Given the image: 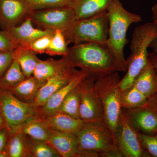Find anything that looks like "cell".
Wrapping results in <instances>:
<instances>
[{
  "label": "cell",
  "instance_id": "cell-21",
  "mask_svg": "<svg viewBox=\"0 0 157 157\" xmlns=\"http://www.w3.org/2000/svg\"><path fill=\"white\" fill-rule=\"evenodd\" d=\"M132 86L148 98L157 93L156 76L149 59L147 64L135 78Z\"/></svg>",
  "mask_w": 157,
  "mask_h": 157
},
{
  "label": "cell",
  "instance_id": "cell-32",
  "mask_svg": "<svg viewBox=\"0 0 157 157\" xmlns=\"http://www.w3.org/2000/svg\"><path fill=\"white\" fill-rule=\"evenodd\" d=\"M53 36H46L40 37L30 43L25 48H29L36 54L45 53L50 45Z\"/></svg>",
  "mask_w": 157,
  "mask_h": 157
},
{
  "label": "cell",
  "instance_id": "cell-24",
  "mask_svg": "<svg viewBox=\"0 0 157 157\" xmlns=\"http://www.w3.org/2000/svg\"><path fill=\"white\" fill-rule=\"evenodd\" d=\"M32 139L47 142L50 128L41 118L33 119L25 124L19 131Z\"/></svg>",
  "mask_w": 157,
  "mask_h": 157
},
{
  "label": "cell",
  "instance_id": "cell-26",
  "mask_svg": "<svg viewBox=\"0 0 157 157\" xmlns=\"http://www.w3.org/2000/svg\"><path fill=\"white\" fill-rule=\"evenodd\" d=\"M148 98L132 86L121 93L122 108L129 110L138 108L146 104Z\"/></svg>",
  "mask_w": 157,
  "mask_h": 157
},
{
  "label": "cell",
  "instance_id": "cell-29",
  "mask_svg": "<svg viewBox=\"0 0 157 157\" xmlns=\"http://www.w3.org/2000/svg\"><path fill=\"white\" fill-rule=\"evenodd\" d=\"M28 137L31 157H61L48 142L37 141Z\"/></svg>",
  "mask_w": 157,
  "mask_h": 157
},
{
  "label": "cell",
  "instance_id": "cell-36",
  "mask_svg": "<svg viewBox=\"0 0 157 157\" xmlns=\"http://www.w3.org/2000/svg\"><path fill=\"white\" fill-rule=\"evenodd\" d=\"M148 59L154 69L157 80V55L152 52H149Z\"/></svg>",
  "mask_w": 157,
  "mask_h": 157
},
{
  "label": "cell",
  "instance_id": "cell-1",
  "mask_svg": "<svg viewBox=\"0 0 157 157\" xmlns=\"http://www.w3.org/2000/svg\"><path fill=\"white\" fill-rule=\"evenodd\" d=\"M109 21L108 38L106 46L115 60L117 71L126 72L128 62L124 48L128 43L127 32L132 24L142 21L139 14L128 11L120 0H114L107 10Z\"/></svg>",
  "mask_w": 157,
  "mask_h": 157
},
{
  "label": "cell",
  "instance_id": "cell-16",
  "mask_svg": "<svg viewBox=\"0 0 157 157\" xmlns=\"http://www.w3.org/2000/svg\"><path fill=\"white\" fill-rule=\"evenodd\" d=\"M76 68L67 56L57 60L50 58L39 61L33 76L39 80L46 81L54 76L70 72Z\"/></svg>",
  "mask_w": 157,
  "mask_h": 157
},
{
  "label": "cell",
  "instance_id": "cell-34",
  "mask_svg": "<svg viewBox=\"0 0 157 157\" xmlns=\"http://www.w3.org/2000/svg\"><path fill=\"white\" fill-rule=\"evenodd\" d=\"M14 59V50L0 52V78L4 75Z\"/></svg>",
  "mask_w": 157,
  "mask_h": 157
},
{
  "label": "cell",
  "instance_id": "cell-20",
  "mask_svg": "<svg viewBox=\"0 0 157 157\" xmlns=\"http://www.w3.org/2000/svg\"><path fill=\"white\" fill-rule=\"evenodd\" d=\"M45 82L32 76L8 90L20 101L31 104L37 92Z\"/></svg>",
  "mask_w": 157,
  "mask_h": 157
},
{
  "label": "cell",
  "instance_id": "cell-23",
  "mask_svg": "<svg viewBox=\"0 0 157 157\" xmlns=\"http://www.w3.org/2000/svg\"><path fill=\"white\" fill-rule=\"evenodd\" d=\"M37 54L29 48L18 46L14 50V56L18 61L23 73L26 78L33 76L40 59Z\"/></svg>",
  "mask_w": 157,
  "mask_h": 157
},
{
  "label": "cell",
  "instance_id": "cell-30",
  "mask_svg": "<svg viewBox=\"0 0 157 157\" xmlns=\"http://www.w3.org/2000/svg\"><path fill=\"white\" fill-rule=\"evenodd\" d=\"M33 11L68 6L71 0H25Z\"/></svg>",
  "mask_w": 157,
  "mask_h": 157
},
{
  "label": "cell",
  "instance_id": "cell-10",
  "mask_svg": "<svg viewBox=\"0 0 157 157\" xmlns=\"http://www.w3.org/2000/svg\"><path fill=\"white\" fill-rule=\"evenodd\" d=\"M29 17L41 28L62 32L75 20L74 12L68 6L36 10Z\"/></svg>",
  "mask_w": 157,
  "mask_h": 157
},
{
  "label": "cell",
  "instance_id": "cell-28",
  "mask_svg": "<svg viewBox=\"0 0 157 157\" xmlns=\"http://www.w3.org/2000/svg\"><path fill=\"white\" fill-rule=\"evenodd\" d=\"M68 44L63 32L60 30H56L52 38L49 47L45 53L50 56H66L69 52Z\"/></svg>",
  "mask_w": 157,
  "mask_h": 157
},
{
  "label": "cell",
  "instance_id": "cell-17",
  "mask_svg": "<svg viewBox=\"0 0 157 157\" xmlns=\"http://www.w3.org/2000/svg\"><path fill=\"white\" fill-rule=\"evenodd\" d=\"M88 76L86 72L81 70H78L76 75L69 83L55 93L46 101L44 106L38 109L40 117L42 118L56 112L68 94Z\"/></svg>",
  "mask_w": 157,
  "mask_h": 157
},
{
  "label": "cell",
  "instance_id": "cell-35",
  "mask_svg": "<svg viewBox=\"0 0 157 157\" xmlns=\"http://www.w3.org/2000/svg\"><path fill=\"white\" fill-rule=\"evenodd\" d=\"M9 132L7 128L0 129V151L6 149Z\"/></svg>",
  "mask_w": 157,
  "mask_h": 157
},
{
  "label": "cell",
  "instance_id": "cell-25",
  "mask_svg": "<svg viewBox=\"0 0 157 157\" xmlns=\"http://www.w3.org/2000/svg\"><path fill=\"white\" fill-rule=\"evenodd\" d=\"M26 77L23 73L17 61L14 57L11 66L0 78V88L9 90L17 85Z\"/></svg>",
  "mask_w": 157,
  "mask_h": 157
},
{
  "label": "cell",
  "instance_id": "cell-2",
  "mask_svg": "<svg viewBox=\"0 0 157 157\" xmlns=\"http://www.w3.org/2000/svg\"><path fill=\"white\" fill-rule=\"evenodd\" d=\"M67 56L76 67L95 79L118 72L115 60L105 45L92 42L73 45Z\"/></svg>",
  "mask_w": 157,
  "mask_h": 157
},
{
  "label": "cell",
  "instance_id": "cell-14",
  "mask_svg": "<svg viewBox=\"0 0 157 157\" xmlns=\"http://www.w3.org/2000/svg\"><path fill=\"white\" fill-rule=\"evenodd\" d=\"M78 71L75 69L48 78L37 92L31 104L37 109L42 107L55 93L69 83Z\"/></svg>",
  "mask_w": 157,
  "mask_h": 157
},
{
  "label": "cell",
  "instance_id": "cell-31",
  "mask_svg": "<svg viewBox=\"0 0 157 157\" xmlns=\"http://www.w3.org/2000/svg\"><path fill=\"white\" fill-rule=\"evenodd\" d=\"M139 133L142 147L149 156L157 157V135H151Z\"/></svg>",
  "mask_w": 157,
  "mask_h": 157
},
{
  "label": "cell",
  "instance_id": "cell-6",
  "mask_svg": "<svg viewBox=\"0 0 157 157\" xmlns=\"http://www.w3.org/2000/svg\"><path fill=\"white\" fill-rule=\"evenodd\" d=\"M120 77L117 72L95 80L96 92L104 107V121L113 135L117 129L122 111L121 92L119 88Z\"/></svg>",
  "mask_w": 157,
  "mask_h": 157
},
{
  "label": "cell",
  "instance_id": "cell-27",
  "mask_svg": "<svg viewBox=\"0 0 157 157\" xmlns=\"http://www.w3.org/2000/svg\"><path fill=\"white\" fill-rule=\"evenodd\" d=\"M79 101V92L77 86L65 98L57 112L63 113L75 118L80 119Z\"/></svg>",
  "mask_w": 157,
  "mask_h": 157
},
{
  "label": "cell",
  "instance_id": "cell-40",
  "mask_svg": "<svg viewBox=\"0 0 157 157\" xmlns=\"http://www.w3.org/2000/svg\"><path fill=\"white\" fill-rule=\"evenodd\" d=\"M0 157H9V154L6 149L0 151Z\"/></svg>",
  "mask_w": 157,
  "mask_h": 157
},
{
  "label": "cell",
  "instance_id": "cell-19",
  "mask_svg": "<svg viewBox=\"0 0 157 157\" xmlns=\"http://www.w3.org/2000/svg\"><path fill=\"white\" fill-rule=\"evenodd\" d=\"M41 118L50 129L76 135L84 123L80 119L75 118L59 112Z\"/></svg>",
  "mask_w": 157,
  "mask_h": 157
},
{
  "label": "cell",
  "instance_id": "cell-22",
  "mask_svg": "<svg viewBox=\"0 0 157 157\" xmlns=\"http://www.w3.org/2000/svg\"><path fill=\"white\" fill-rule=\"evenodd\" d=\"M6 149L9 157H31L28 136L20 132L9 134Z\"/></svg>",
  "mask_w": 157,
  "mask_h": 157
},
{
  "label": "cell",
  "instance_id": "cell-37",
  "mask_svg": "<svg viewBox=\"0 0 157 157\" xmlns=\"http://www.w3.org/2000/svg\"><path fill=\"white\" fill-rule=\"evenodd\" d=\"M152 14L153 23L157 25V3L152 7Z\"/></svg>",
  "mask_w": 157,
  "mask_h": 157
},
{
  "label": "cell",
  "instance_id": "cell-12",
  "mask_svg": "<svg viewBox=\"0 0 157 157\" xmlns=\"http://www.w3.org/2000/svg\"><path fill=\"white\" fill-rule=\"evenodd\" d=\"M47 142L61 157H98L94 153L80 149L76 135L73 134L50 128Z\"/></svg>",
  "mask_w": 157,
  "mask_h": 157
},
{
  "label": "cell",
  "instance_id": "cell-33",
  "mask_svg": "<svg viewBox=\"0 0 157 157\" xmlns=\"http://www.w3.org/2000/svg\"><path fill=\"white\" fill-rule=\"evenodd\" d=\"M18 47L11 34L6 29H0V52L14 51Z\"/></svg>",
  "mask_w": 157,
  "mask_h": 157
},
{
  "label": "cell",
  "instance_id": "cell-3",
  "mask_svg": "<svg viewBox=\"0 0 157 157\" xmlns=\"http://www.w3.org/2000/svg\"><path fill=\"white\" fill-rule=\"evenodd\" d=\"M156 39L157 25L153 22L138 26L134 30L130 45L131 54L127 59L126 73L119 82L121 92L132 86L135 78L147 64L148 48L151 42Z\"/></svg>",
  "mask_w": 157,
  "mask_h": 157
},
{
  "label": "cell",
  "instance_id": "cell-7",
  "mask_svg": "<svg viewBox=\"0 0 157 157\" xmlns=\"http://www.w3.org/2000/svg\"><path fill=\"white\" fill-rule=\"evenodd\" d=\"M0 112L5 119L9 134L19 131L33 119L40 117L32 104L20 101L8 90L0 88Z\"/></svg>",
  "mask_w": 157,
  "mask_h": 157
},
{
  "label": "cell",
  "instance_id": "cell-9",
  "mask_svg": "<svg viewBox=\"0 0 157 157\" xmlns=\"http://www.w3.org/2000/svg\"><path fill=\"white\" fill-rule=\"evenodd\" d=\"M96 79L87 76L78 85L79 118L84 122L104 121V107L95 88Z\"/></svg>",
  "mask_w": 157,
  "mask_h": 157
},
{
  "label": "cell",
  "instance_id": "cell-39",
  "mask_svg": "<svg viewBox=\"0 0 157 157\" xmlns=\"http://www.w3.org/2000/svg\"><path fill=\"white\" fill-rule=\"evenodd\" d=\"M5 128H7L6 121H5L3 115L0 112V129H3Z\"/></svg>",
  "mask_w": 157,
  "mask_h": 157
},
{
  "label": "cell",
  "instance_id": "cell-8",
  "mask_svg": "<svg viewBox=\"0 0 157 157\" xmlns=\"http://www.w3.org/2000/svg\"><path fill=\"white\" fill-rule=\"evenodd\" d=\"M113 136L116 144L123 157H148L141 145L139 133L132 125L128 111L122 109Z\"/></svg>",
  "mask_w": 157,
  "mask_h": 157
},
{
  "label": "cell",
  "instance_id": "cell-5",
  "mask_svg": "<svg viewBox=\"0 0 157 157\" xmlns=\"http://www.w3.org/2000/svg\"><path fill=\"white\" fill-rule=\"evenodd\" d=\"M108 29L107 11L88 18L75 20L63 33L68 43L92 42L106 45Z\"/></svg>",
  "mask_w": 157,
  "mask_h": 157
},
{
  "label": "cell",
  "instance_id": "cell-18",
  "mask_svg": "<svg viewBox=\"0 0 157 157\" xmlns=\"http://www.w3.org/2000/svg\"><path fill=\"white\" fill-rule=\"evenodd\" d=\"M114 0H71L68 6L74 12L75 20L84 19L107 11Z\"/></svg>",
  "mask_w": 157,
  "mask_h": 157
},
{
  "label": "cell",
  "instance_id": "cell-38",
  "mask_svg": "<svg viewBox=\"0 0 157 157\" xmlns=\"http://www.w3.org/2000/svg\"><path fill=\"white\" fill-rule=\"evenodd\" d=\"M149 48H151L152 50V52H151L152 53L157 55V39H155L151 42V44L150 45Z\"/></svg>",
  "mask_w": 157,
  "mask_h": 157
},
{
  "label": "cell",
  "instance_id": "cell-4",
  "mask_svg": "<svg viewBox=\"0 0 157 157\" xmlns=\"http://www.w3.org/2000/svg\"><path fill=\"white\" fill-rule=\"evenodd\" d=\"M76 137L80 149L94 153L98 157H123L105 121L84 122Z\"/></svg>",
  "mask_w": 157,
  "mask_h": 157
},
{
  "label": "cell",
  "instance_id": "cell-15",
  "mask_svg": "<svg viewBox=\"0 0 157 157\" xmlns=\"http://www.w3.org/2000/svg\"><path fill=\"white\" fill-rule=\"evenodd\" d=\"M18 46L26 47L30 43L40 37L53 36V30L35 28L29 17H27L21 23L7 29Z\"/></svg>",
  "mask_w": 157,
  "mask_h": 157
},
{
  "label": "cell",
  "instance_id": "cell-13",
  "mask_svg": "<svg viewBox=\"0 0 157 157\" xmlns=\"http://www.w3.org/2000/svg\"><path fill=\"white\" fill-rule=\"evenodd\" d=\"M33 11L25 0H0V28L7 29L18 25Z\"/></svg>",
  "mask_w": 157,
  "mask_h": 157
},
{
  "label": "cell",
  "instance_id": "cell-41",
  "mask_svg": "<svg viewBox=\"0 0 157 157\" xmlns=\"http://www.w3.org/2000/svg\"></svg>",
  "mask_w": 157,
  "mask_h": 157
},
{
  "label": "cell",
  "instance_id": "cell-11",
  "mask_svg": "<svg viewBox=\"0 0 157 157\" xmlns=\"http://www.w3.org/2000/svg\"><path fill=\"white\" fill-rule=\"evenodd\" d=\"M129 118L137 132L147 135L157 134V93L149 97L146 104L129 109Z\"/></svg>",
  "mask_w": 157,
  "mask_h": 157
}]
</instances>
